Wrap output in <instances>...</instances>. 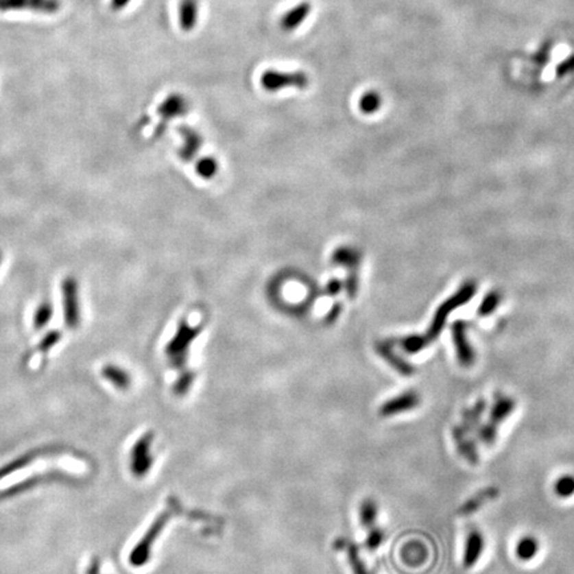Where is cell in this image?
<instances>
[{"label":"cell","instance_id":"obj_12","mask_svg":"<svg viewBox=\"0 0 574 574\" xmlns=\"http://www.w3.org/2000/svg\"><path fill=\"white\" fill-rule=\"evenodd\" d=\"M514 408H516V402L512 398L503 396V395L497 396L496 402L490 408L489 422L497 425L501 424L507 418H510Z\"/></svg>","mask_w":574,"mask_h":574},{"label":"cell","instance_id":"obj_27","mask_svg":"<svg viewBox=\"0 0 574 574\" xmlns=\"http://www.w3.org/2000/svg\"><path fill=\"white\" fill-rule=\"evenodd\" d=\"M572 71H574V55L558 65L557 75L558 76H564V75H568Z\"/></svg>","mask_w":574,"mask_h":574},{"label":"cell","instance_id":"obj_2","mask_svg":"<svg viewBox=\"0 0 574 574\" xmlns=\"http://www.w3.org/2000/svg\"><path fill=\"white\" fill-rule=\"evenodd\" d=\"M310 83V79L304 72H282L276 69H267L261 76V84L270 92L280 91L283 88L304 89Z\"/></svg>","mask_w":574,"mask_h":574},{"label":"cell","instance_id":"obj_7","mask_svg":"<svg viewBox=\"0 0 574 574\" xmlns=\"http://www.w3.org/2000/svg\"><path fill=\"white\" fill-rule=\"evenodd\" d=\"M313 5L310 1H300L293 8H290L280 19V28L285 32H291L297 29L303 24V21L307 19V16L311 14Z\"/></svg>","mask_w":574,"mask_h":574},{"label":"cell","instance_id":"obj_24","mask_svg":"<svg viewBox=\"0 0 574 574\" xmlns=\"http://www.w3.org/2000/svg\"><path fill=\"white\" fill-rule=\"evenodd\" d=\"M384 531L382 529H379V528H376V527H374V528H371L370 529V533H368V536H367V540H366V547L370 549V551H375V549H378L381 545L383 544V541H384Z\"/></svg>","mask_w":574,"mask_h":574},{"label":"cell","instance_id":"obj_6","mask_svg":"<svg viewBox=\"0 0 574 574\" xmlns=\"http://www.w3.org/2000/svg\"><path fill=\"white\" fill-rule=\"evenodd\" d=\"M170 512H165V513H163L157 520H156V523L152 525V528H150V531H149L148 534L144 537V540H143V542L140 544V547H137V549L134 551L133 553V562H134V565H144L145 564V561L149 558V552H150V547L153 545V542H154V540L157 538V536L161 533V531L164 529V527H165V524H167V521L169 520Z\"/></svg>","mask_w":574,"mask_h":574},{"label":"cell","instance_id":"obj_3","mask_svg":"<svg viewBox=\"0 0 574 574\" xmlns=\"http://www.w3.org/2000/svg\"><path fill=\"white\" fill-rule=\"evenodd\" d=\"M452 339L456 348V357L463 367H470L475 363V351L470 346L467 335V324L463 320H457L452 324Z\"/></svg>","mask_w":574,"mask_h":574},{"label":"cell","instance_id":"obj_13","mask_svg":"<svg viewBox=\"0 0 574 574\" xmlns=\"http://www.w3.org/2000/svg\"><path fill=\"white\" fill-rule=\"evenodd\" d=\"M486 408H487L486 400L480 399V400L476 402V404L473 407L468 408V409H466L463 412V423L460 425H462V428L464 429L466 433L469 435L470 432H473V431L477 429V427L480 425V420H481V416H483Z\"/></svg>","mask_w":574,"mask_h":574},{"label":"cell","instance_id":"obj_9","mask_svg":"<svg viewBox=\"0 0 574 574\" xmlns=\"http://www.w3.org/2000/svg\"><path fill=\"white\" fill-rule=\"evenodd\" d=\"M484 552V537L479 531H472L468 534L463 555V564L469 569L473 568L481 558Z\"/></svg>","mask_w":574,"mask_h":574},{"label":"cell","instance_id":"obj_5","mask_svg":"<svg viewBox=\"0 0 574 574\" xmlns=\"http://www.w3.org/2000/svg\"><path fill=\"white\" fill-rule=\"evenodd\" d=\"M198 330L195 328H191L188 326H182V328H180L177 337L171 342L168 347V354L171 357L174 366L177 367H182L184 366V361H185V354L187 350L189 347L193 339L197 337Z\"/></svg>","mask_w":574,"mask_h":574},{"label":"cell","instance_id":"obj_15","mask_svg":"<svg viewBox=\"0 0 574 574\" xmlns=\"http://www.w3.org/2000/svg\"><path fill=\"white\" fill-rule=\"evenodd\" d=\"M337 545L339 548H342V549H346L347 557H348V562H350V566H351L354 574H371L367 571L364 562L361 561V555H359V552H358V548L354 544H351V542L340 538V540L337 541Z\"/></svg>","mask_w":574,"mask_h":574},{"label":"cell","instance_id":"obj_8","mask_svg":"<svg viewBox=\"0 0 574 574\" xmlns=\"http://www.w3.org/2000/svg\"><path fill=\"white\" fill-rule=\"evenodd\" d=\"M452 435H453V440L456 443V448H457L459 453L469 463L477 464L479 463V451H477L476 443L469 438L468 433L464 432L462 425H455L453 429H452Z\"/></svg>","mask_w":574,"mask_h":574},{"label":"cell","instance_id":"obj_16","mask_svg":"<svg viewBox=\"0 0 574 574\" xmlns=\"http://www.w3.org/2000/svg\"><path fill=\"white\" fill-rule=\"evenodd\" d=\"M497 496V490L494 488H487L481 490L480 493L475 494L472 499H469L467 503L460 508L462 514H472L480 507H483L490 499H494Z\"/></svg>","mask_w":574,"mask_h":574},{"label":"cell","instance_id":"obj_11","mask_svg":"<svg viewBox=\"0 0 574 574\" xmlns=\"http://www.w3.org/2000/svg\"><path fill=\"white\" fill-rule=\"evenodd\" d=\"M180 25L184 31H191L198 21V3L197 0H181L178 5Z\"/></svg>","mask_w":574,"mask_h":574},{"label":"cell","instance_id":"obj_10","mask_svg":"<svg viewBox=\"0 0 574 574\" xmlns=\"http://www.w3.org/2000/svg\"><path fill=\"white\" fill-rule=\"evenodd\" d=\"M150 444H152V435H147L136 444L134 452H133V472L136 475L143 476L150 469V466H152Z\"/></svg>","mask_w":574,"mask_h":574},{"label":"cell","instance_id":"obj_20","mask_svg":"<svg viewBox=\"0 0 574 574\" xmlns=\"http://www.w3.org/2000/svg\"><path fill=\"white\" fill-rule=\"evenodd\" d=\"M500 302H501V296L497 291H489L488 294L481 300L477 313L481 317H488V315L494 313V310L497 309Z\"/></svg>","mask_w":574,"mask_h":574},{"label":"cell","instance_id":"obj_19","mask_svg":"<svg viewBox=\"0 0 574 574\" xmlns=\"http://www.w3.org/2000/svg\"><path fill=\"white\" fill-rule=\"evenodd\" d=\"M382 106V97L375 91L366 92L359 100V108L363 113H374Z\"/></svg>","mask_w":574,"mask_h":574},{"label":"cell","instance_id":"obj_18","mask_svg":"<svg viewBox=\"0 0 574 574\" xmlns=\"http://www.w3.org/2000/svg\"><path fill=\"white\" fill-rule=\"evenodd\" d=\"M378 517V507L376 503L371 499H367L361 503V510H359V518H361V524L364 528H374L375 527V521Z\"/></svg>","mask_w":574,"mask_h":574},{"label":"cell","instance_id":"obj_25","mask_svg":"<svg viewBox=\"0 0 574 574\" xmlns=\"http://www.w3.org/2000/svg\"><path fill=\"white\" fill-rule=\"evenodd\" d=\"M191 383H193V374L191 372H185L182 374V376L176 383V392L177 395H185L189 388H191Z\"/></svg>","mask_w":574,"mask_h":574},{"label":"cell","instance_id":"obj_14","mask_svg":"<svg viewBox=\"0 0 574 574\" xmlns=\"http://www.w3.org/2000/svg\"><path fill=\"white\" fill-rule=\"evenodd\" d=\"M378 352L382 355L385 361H388L399 374H402L404 376H411L414 374V367L411 364H408L407 361H403L400 357H398L391 347H388L387 344H378L376 347Z\"/></svg>","mask_w":574,"mask_h":574},{"label":"cell","instance_id":"obj_23","mask_svg":"<svg viewBox=\"0 0 574 574\" xmlns=\"http://www.w3.org/2000/svg\"><path fill=\"white\" fill-rule=\"evenodd\" d=\"M185 108H187L185 100L178 95H173L164 103V106L161 108V112L167 116H174V115H178V113H182L185 110Z\"/></svg>","mask_w":574,"mask_h":574},{"label":"cell","instance_id":"obj_26","mask_svg":"<svg viewBox=\"0 0 574 574\" xmlns=\"http://www.w3.org/2000/svg\"><path fill=\"white\" fill-rule=\"evenodd\" d=\"M198 173L202 176V177H205V178H209V177H212L215 174V170H217V167H215V163H214V160L212 158H204L200 164H198Z\"/></svg>","mask_w":574,"mask_h":574},{"label":"cell","instance_id":"obj_17","mask_svg":"<svg viewBox=\"0 0 574 574\" xmlns=\"http://www.w3.org/2000/svg\"><path fill=\"white\" fill-rule=\"evenodd\" d=\"M538 549L540 545L537 538L531 536H525L516 545V555L523 561H531L537 555Z\"/></svg>","mask_w":574,"mask_h":574},{"label":"cell","instance_id":"obj_4","mask_svg":"<svg viewBox=\"0 0 574 574\" xmlns=\"http://www.w3.org/2000/svg\"><path fill=\"white\" fill-rule=\"evenodd\" d=\"M420 404V396L416 391H405L403 394L387 400L379 408V415L383 418H391L402 412L411 411Z\"/></svg>","mask_w":574,"mask_h":574},{"label":"cell","instance_id":"obj_1","mask_svg":"<svg viewBox=\"0 0 574 574\" xmlns=\"http://www.w3.org/2000/svg\"><path fill=\"white\" fill-rule=\"evenodd\" d=\"M476 294V283L473 280L466 282L457 293H455L451 298H448L446 302L440 304L438 311L435 313V317L432 319V323L424 335H409L400 342L404 351L408 354H418L423 348L428 347L433 340L438 339L442 334L444 326H446L448 317L460 306L468 303L473 296Z\"/></svg>","mask_w":574,"mask_h":574},{"label":"cell","instance_id":"obj_21","mask_svg":"<svg viewBox=\"0 0 574 574\" xmlns=\"http://www.w3.org/2000/svg\"><path fill=\"white\" fill-rule=\"evenodd\" d=\"M477 439L486 444V446H493L496 439H497V424L492 423V422H487L484 424L479 425L477 427Z\"/></svg>","mask_w":574,"mask_h":574},{"label":"cell","instance_id":"obj_28","mask_svg":"<svg viewBox=\"0 0 574 574\" xmlns=\"http://www.w3.org/2000/svg\"><path fill=\"white\" fill-rule=\"evenodd\" d=\"M116 4H117V7L120 8V7H124L127 3H129V0H113Z\"/></svg>","mask_w":574,"mask_h":574},{"label":"cell","instance_id":"obj_22","mask_svg":"<svg viewBox=\"0 0 574 574\" xmlns=\"http://www.w3.org/2000/svg\"><path fill=\"white\" fill-rule=\"evenodd\" d=\"M554 492L561 499H568V497L573 496L574 476H572V475L561 476L554 484Z\"/></svg>","mask_w":574,"mask_h":574}]
</instances>
